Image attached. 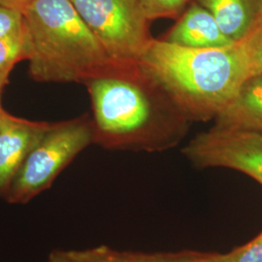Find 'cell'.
Returning a JSON list of instances; mask_svg holds the SVG:
<instances>
[{
	"mask_svg": "<svg viewBox=\"0 0 262 262\" xmlns=\"http://www.w3.org/2000/svg\"><path fill=\"white\" fill-rule=\"evenodd\" d=\"M94 112V144L161 151L178 145L190 121L140 63L84 83Z\"/></svg>",
	"mask_w": 262,
	"mask_h": 262,
	"instance_id": "obj_1",
	"label": "cell"
},
{
	"mask_svg": "<svg viewBox=\"0 0 262 262\" xmlns=\"http://www.w3.org/2000/svg\"><path fill=\"white\" fill-rule=\"evenodd\" d=\"M139 63L190 122L215 120L251 76L241 43L195 49L154 38Z\"/></svg>",
	"mask_w": 262,
	"mask_h": 262,
	"instance_id": "obj_2",
	"label": "cell"
},
{
	"mask_svg": "<svg viewBox=\"0 0 262 262\" xmlns=\"http://www.w3.org/2000/svg\"><path fill=\"white\" fill-rule=\"evenodd\" d=\"M23 15L32 48L29 75L36 82L84 84L132 66L111 59L71 0H34Z\"/></svg>",
	"mask_w": 262,
	"mask_h": 262,
	"instance_id": "obj_3",
	"label": "cell"
},
{
	"mask_svg": "<svg viewBox=\"0 0 262 262\" xmlns=\"http://www.w3.org/2000/svg\"><path fill=\"white\" fill-rule=\"evenodd\" d=\"M94 143L90 116L53 122L14 180L5 200L26 204L51 187L56 177L89 145Z\"/></svg>",
	"mask_w": 262,
	"mask_h": 262,
	"instance_id": "obj_4",
	"label": "cell"
},
{
	"mask_svg": "<svg viewBox=\"0 0 262 262\" xmlns=\"http://www.w3.org/2000/svg\"><path fill=\"white\" fill-rule=\"evenodd\" d=\"M106 54L121 64L139 63L154 40L138 0H71Z\"/></svg>",
	"mask_w": 262,
	"mask_h": 262,
	"instance_id": "obj_5",
	"label": "cell"
},
{
	"mask_svg": "<svg viewBox=\"0 0 262 262\" xmlns=\"http://www.w3.org/2000/svg\"><path fill=\"white\" fill-rule=\"evenodd\" d=\"M182 151L196 167L234 169L262 185V133L213 126Z\"/></svg>",
	"mask_w": 262,
	"mask_h": 262,
	"instance_id": "obj_6",
	"label": "cell"
},
{
	"mask_svg": "<svg viewBox=\"0 0 262 262\" xmlns=\"http://www.w3.org/2000/svg\"><path fill=\"white\" fill-rule=\"evenodd\" d=\"M52 123L28 121L9 113L0 129V197L7 196L29 154Z\"/></svg>",
	"mask_w": 262,
	"mask_h": 262,
	"instance_id": "obj_7",
	"label": "cell"
},
{
	"mask_svg": "<svg viewBox=\"0 0 262 262\" xmlns=\"http://www.w3.org/2000/svg\"><path fill=\"white\" fill-rule=\"evenodd\" d=\"M163 40L195 49L228 47L235 44L223 33L212 14L195 0L180 16Z\"/></svg>",
	"mask_w": 262,
	"mask_h": 262,
	"instance_id": "obj_8",
	"label": "cell"
},
{
	"mask_svg": "<svg viewBox=\"0 0 262 262\" xmlns=\"http://www.w3.org/2000/svg\"><path fill=\"white\" fill-rule=\"evenodd\" d=\"M234 43H241L262 23V0H195Z\"/></svg>",
	"mask_w": 262,
	"mask_h": 262,
	"instance_id": "obj_9",
	"label": "cell"
},
{
	"mask_svg": "<svg viewBox=\"0 0 262 262\" xmlns=\"http://www.w3.org/2000/svg\"><path fill=\"white\" fill-rule=\"evenodd\" d=\"M222 128L262 133V74L250 76L231 102L215 119Z\"/></svg>",
	"mask_w": 262,
	"mask_h": 262,
	"instance_id": "obj_10",
	"label": "cell"
},
{
	"mask_svg": "<svg viewBox=\"0 0 262 262\" xmlns=\"http://www.w3.org/2000/svg\"><path fill=\"white\" fill-rule=\"evenodd\" d=\"M31 40L27 21L21 28L0 37V70L14 69L31 56Z\"/></svg>",
	"mask_w": 262,
	"mask_h": 262,
	"instance_id": "obj_11",
	"label": "cell"
},
{
	"mask_svg": "<svg viewBox=\"0 0 262 262\" xmlns=\"http://www.w3.org/2000/svg\"><path fill=\"white\" fill-rule=\"evenodd\" d=\"M150 21L167 18L178 19L194 0H138Z\"/></svg>",
	"mask_w": 262,
	"mask_h": 262,
	"instance_id": "obj_12",
	"label": "cell"
},
{
	"mask_svg": "<svg viewBox=\"0 0 262 262\" xmlns=\"http://www.w3.org/2000/svg\"><path fill=\"white\" fill-rule=\"evenodd\" d=\"M66 253L74 262H138L134 253L118 252L105 246Z\"/></svg>",
	"mask_w": 262,
	"mask_h": 262,
	"instance_id": "obj_13",
	"label": "cell"
},
{
	"mask_svg": "<svg viewBox=\"0 0 262 262\" xmlns=\"http://www.w3.org/2000/svg\"><path fill=\"white\" fill-rule=\"evenodd\" d=\"M135 255L138 262H221L222 254L183 252L164 254L135 253Z\"/></svg>",
	"mask_w": 262,
	"mask_h": 262,
	"instance_id": "obj_14",
	"label": "cell"
},
{
	"mask_svg": "<svg viewBox=\"0 0 262 262\" xmlns=\"http://www.w3.org/2000/svg\"><path fill=\"white\" fill-rule=\"evenodd\" d=\"M251 76L262 74V23L241 42Z\"/></svg>",
	"mask_w": 262,
	"mask_h": 262,
	"instance_id": "obj_15",
	"label": "cell"
},
{
	"mask_svg": "<svg viewBox=\"0 0 262 262\" xmlns=\"http://www.w3.org/2000/svg\"><path fill=\"white\" fill-rule=\"evenodd\" d=\"M221 262H262V233L233 252L222 254Z\"/></svg>",
	"mask_w": 262,
	"mask_h": 262,
	"instance_id": "obj_16",
	"label": "cell"
},
{
	"mask_svg": "<svg viewBox=\"0 0 262 262\" xmlns=\"http://www.w3.org/2000/svg\"><path fill=\"white\" fill-rule=\"evenodd\" d=\"M25 24L26 19L20 12L0 6V37L19 29Z\"/></svg>",
	"mask_w": 262,
	"mask_h": 262,
	"instance_id": "obj_17",
	"label": "cell"
},
{
	"mask_svg": "<svg viewBox=\"0 0 262 262\" xmlns=\"http://www.w3.org/2000/svg\"><path fill=\"white\" fill-rule=\"evenodd\" d=\"M34 0H0V6L19 11L21 14Z\"/></svg>",
	"mask_w": 262,
	"mask_h": 262,
	"instance_id": "obj_18",
	"label": "cell"
},
{
	"mask_svg": "<svg viewBox=\"0 0 262 262\" xmlns=\"http://www.w3.org/2000/svg\"><path fill=\"white\" fill-rule=\"evenodd\" d=\"M46 262H74L64 251H54L50 253Z\"/></svg>",
	"mask_w": 262,
	"mask_h": 262,
	"instance_id": "obj_19",
	"label": "cell"
},
{
	"mask_svg": "<svg viewBox=\"0 0 262 262\" xmlns=\"http://www.w3.org/2000/svg\"><path fill=\"white\" fill-rule=\"evenodd\" d=\"M13 69H4L0 70V97L3 89L9 83V77ZM1 100V98H0Z\"/></svg>",
	"mask_w": 262,
	"mask_h": 262,
	"instance_id": "obj_20",
	"label": "cell"
},
{
	"mask_svg": "<svg viewBox=\"0 0 262 262\" xmlns=\"http://www.w3.org/2000/svg\"><path fill=\"white\" fill-rule=\"evenodd\" d=\"M8 115H9V113L7 112V111L3 108L2 104H1V100H0V129H1L2 124H3L4 121L6 120V118H7Z\"/></svg>",
	"mask_w": 262,
	"mask_h": 262,
	"instance_id": "obj_21",
	"label": "cell"
}]
</instances>
